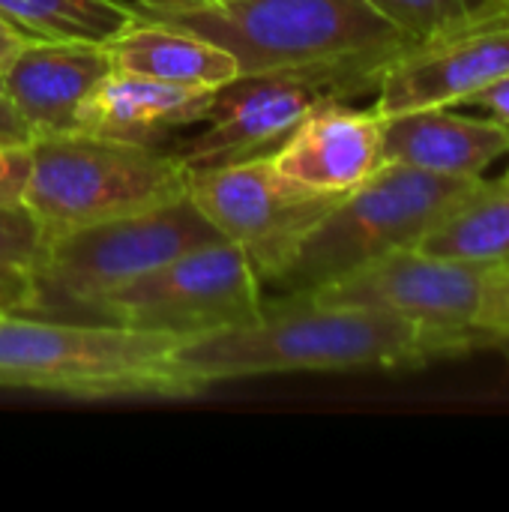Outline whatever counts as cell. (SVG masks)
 <instances>
[{"label": "cell", "mask_w": 509, "mask_h": 512, "mask_svg": "<svg viewBox=\"0 0 509 512\" xmlns=\"http://www.w3.org/2000/svg\"><path fill=\"white\" fill-rule=\"evenodd\" d=\"M186 195L267 285L282 276L303 237L342 198L297 186L276 171L270 153L189 168Z\"/></svg>", "instance_id": "30bf717a"}, {"label": "cell", "mask_w": 509, "mask_h": 512, "mask_svg": "<svg viewBox=\"0 0 509 512\" xmlns=\"http://www.w3.org/2000/svg\"><path fill=\"white\" fill-rule=\"evenodd\" d=\"M114 72L105 45L27 39L0 72V90L36 135L75 129L81 105Z\"/></svg>", "instance_id": "7c38bea8"}, {"label": "cell", "mask_w": 509, "mask_h": 512, "mask_svg": "<svg viewBox=\"0 0 509 512\" xmlns=\"http://www.w3.org/2000/svg\"><path fill=\"white\" fill-rule=\"evenodd\" d=\"M33 279L27 270L0 267V312H30Z\"/></svg>", "instance_id": "7402d4cb"}, {"label": "cell", "mask_w": 509, "mask_h": 512, "mask_svg": "<svg viewBox=\"0 0 509 512\" xmlns=\"http://www.w3.org/2000/svg\"><path fill=\"white\" fill-rule=\"evenodd\" d=\"M27 180V147H0V204L21 201Z\"/></svg>", "instance_id": "44dd1931"}, {"label": "cell", "mask_w": 509, "mask_h": 512, "mask_svg": "<svg viewBox=\"0 0 509 512\" xmlns=\"http://www.w3.org/2000/svg\"><path fill=\"white\" fill-rule=\"evenodd\" d=\"M33 132L27 129V123L18 117V111L12 108V102L6 99V93L0 90V147H30Z\"/></svg>", "instance_id": "603a6c76"}, {"label": "cell", "mask_w": 509, "mask_h": 512, "mask_svg": "<svg viewBox=\"0 0 509 512\" xmlns=\"http://www.w3.org/2000/svg\"><path fill=\"white\" fill-rule=\"evenodd\" d=\"M384 162L408 165L438 177H483L492 162L509 156V129L498 117L459 114L444 108H417L384 117Z\"/></svg>", "instance_id": "5bb4252c"}, {"label": "cell", "mask_w": 509, "mask_h": 512, "mask_svg": "<svg viewBox=\"0 0 509 512\" xmlns=\"http://www.w3.org/2000/svg\"><path fill=\"white\" fill-rule=\"evenodd\" d=\"M186 174L168 147L69 129L30 141L21 201L54 237L174 201L186 195Z\"/></svg>", "instance_id": "277c9868"}, {"label": "cell", "mask_w": 509, "mask_h": 512, "mask_svg": "<svg viewBox=\"0 0 509 512\" xmlns=\"http://www.w3.org/2000/svg\"><path fill=\"white\" fill-rule=\"evenodd\" d=\"M0 15L27 39L108 45L135 24L138 9L117 0H0Z\"/></svg>", "instance_id": "ac0fdd59"}, {"label": "cell", "mask_w": 509, "mask_h": 512, "mask_svg": "<svg viewBox=\"0 0 509 512\" xmlns=\"http://www.w3.org/2000/svg\"><path fill=\"white\" fill-rule=\"evenodd\" d=\"M306 294L321 303L393 312L432 330L468 336L483 351L509 354V264L438 258L408 246Z\"/></svg>", "instance_id": "52a82bcc"}, {"label": "cell", "mask_w": 509, "mask_h": 512, "mask_svg": "<svg viewBox=\"0 0 509 512\" xmlns=\"http://www.w3.org/2000/svg\"><path fill=\"white\" fill-rule=\"evenodd\" d=\"M105 48L111 54L114 72L144 75L168 84L219 90L240 78V66L228 48L210 42L201 33L183 30L162 18H147L141 12L135 24Z\"/></svg>", "instance_id": "2e32d148"}, {"label": "cell", "mask_w": 509, "mask_h": 512, "mask_svg": "<svg viewBox=\"0 0 509 512\" xmlns=\"http://www.w3.org/2000/svg\"><path fill=\"white\" fill-rule=\"evenodd\" d=\"M483 177L456 180L384 162L369 180L345 192L303 237L291 264L270 285L279 294L324 288L396 249L417 246Z\"/></svg>", "instance_id": "5b68a950"}, {"label": "cell", "mask_w": 509, "mask_h": 512, "mask_svg": "<svg viewBox=\"0 0 509 512\" xmlns=\"http://www.w3.org/2000/svg\"><path fill=\"white\" fill-rule=\"evenodd\" d=\"M147 18L228 48L240 75L342 60L390 63L414 48L369 0H213L204 9Z\"/></svg>", "instance_id": "3957f363"}, {"label": "cell", "mask_w": 509, "mask_h": 512, "mask_svg": "<svg viewBox=\"0 0 509 512\" xmlns=\"http://www.w3.org/2000/svg\"><path fill=\"white\" fill-rule=\"evenodd\" d=\"M45 246V231L24 201L0 204V267L27 270Z\"/></svg>", "instance_id": "ffe728a7"}, {"label": "cell", "mask_w": 509, "mask_h": 512, "mask_svg": "<svg viewBox=\"0 0 509 512\" xmlns=\"http://www.w3.org/2000/svg\"><path fill=\"white\" fill-rule=\"evenodd\" d=\"M465 105H480L483 111H489L492 117H498L509 129V78H501V81L489 84L486 90H480L477 96H471Z\"/></svg>", "instance_id": "cb8c5ba5"}, {"label": "cell", "mask_w": 509, "mask_h": 512, "mask_svg": "<svg viewBox=\"0 0 509 512\" xmlns=\"http://www.w3.org/2000/svg\"><path fill=\"white\" fill-rule=\"evenodd\" d=\"M417 249L438 258L509 264V180H480L474 192L450 210Z\"/></svg>", "instance_id": "e0dca14e"}, {"label": "cell", "mask_w": 509, "mask_h": 512, "mask_svg": "<svg viewBox=\"0 0 509 512\" xmlns=\"http://www.w3.org/2000/svg\"><path fill=\"white\" fill-rule=\"evenodd\" d=\"M384 60H342L240 75L216 90L204 129L168 147L186 168L273 153L312 111L375 93Z\"/></svg>", "instance_id": "ba28073f"}, {"label": "cell", "mask_w": 509, "mask_h": 512, "mask_svg": "<svg viewBox=\"0 0 509 512\" xmlns=\"http://www.w3.org/2000/svg\"><path fill=\"white\" fill-rule=\"evenodd\" d=\"M180 336L87 318L0 312V387L72 399H192L177 369Z\"/></svg>", "instance_id": "7a4b0ae2"}, {"label": "cell", "mask_w": 509, "mask_h": 512, "mask_svg": "<svg viewBox=\"0 0 509 512\" xmlns=\"http://www.w3.org/2000/svg\"><path fill=\"white\" fill-rule=\"evenodd\" d=\"M483 351L474 339L393 312L321 303L312 294L267 300L252 321L189 336L177 369L204 393L213 384L291 372H414Z\"/></svg>", "instance_id": "6da1fadb"}, {"label": "cell", "mask_w": 509, "mask_h": 512, "mask_svg": "<svg viewBox=\"0 0 509 512\" xmlns=\"http://www.w3.org/2000/svg\"><path fill=\"white\" fill-rule=\"evenodd\" d=\"M213 99V87H186L144 75L111 72L81 105L75 129L156 144L174 129L201 123L210 114Z\"/></svg>", "instance_id": "9a60e30c"}, {"label": "cell", "mask_w": 509, "mask_h": 512, "mask_svg": "<svg viewBox=\"0 0 509 512\" xmlns=\"http://www.w3.org/2000/svg\"><path fill=\"white\" fill-rule=\"evenodd\" d=\"M414 45H432L486 27H504L483 0H369Z\"/></svg>", "instance_id": "d6986e66"}, {"label": "cell", "mask_w": 509, "mask_h": 512, "mask_svg": "<svg viewBox=\"0 0 509 512\" xmlns=\"http://www.w3.org/2000/svg\"><path fill=\"white\" fill-rule=\"evenodd\" d=\"M24 42H27V36H24L15 24H9V21L0 15V72H3V66L12 60V54H15Z\"/></svg>", "instance_id": "484cf974"}, {"label": "cell", "mask_w": 509, "mask_h": 512, "mask_svg": "<svg viewBox=\"0 0 509 512\" xmlns=\"http://www.w3.org/2000/svg\"><path fill=\"white\" fill-rule=\"evenodd\" d=\"M504 177H507V180H509V168H507V174H504Z\"/></svg>", "instance_id": "f1b7e54d"}, {"label": "cell", "mask_w": 509, "mask_h": 512, "mask_svg": "<svg viewBox=\"0 0 509 512\" xmlns=\"http://www.w3.org/2000/svg\"><path fill=\"white\" fill-rule=\"evenodd\" d=\"M210 240L222 237L189 195L60 231L45 237V246L30 267V312L48 318H87V312L114 288Z\"/></svg>", "instance_id": "8992f818"}, {"label": "cell", "mask_w": 509, "mask_h": 512, "mask_svg": "<svg viewBox=\"0 0 509 512\" xmlns=\"http://www.w3.org/2000/svg\"><path fill=\"white\" fill-rule=\"evenodd\" d=\"M507 333H509V306H507Z\"/></svg>", "instance_id": "83f0119b"}, {"label": "cell", "mask_w": 509, "mask_h": 512, "mask_svg": "<svg viewBox=\"0 0 509 512\" xmlns=\"http://www.w3.org/2000/svg\"><path fill=\"white\" fill-rule=\"evenodd\" d=\"M141 15H177V12H192L204 9L213 0H132Z\"/></svg>", "instance_id": "d4e9b609"}, {"label": "cell", "mask_w": 509, "mask_h": 512, "mask_svg": "<svg viewBox=\"0 0 509 512\" xmlns=\"http://www.w3.org/2000/svg\"><path fill=\"white\" fill-rule=\"evenodd\" d=\"M501 78H509V24L408 48L381 72L372 108L393 117L417 108L465 105Z\"/></svg>", "instance_id": "8fae6325"}, {"label": "cell", "mask_w": 509, "mask_h": 512, "mask_svg": "<svg viewBox=\"0 0 509 512\" xmlns=\"http://www.w3.org/2000/svg\"><path fill=\"white\" fill-rule=\"evenodd\" d=\"M483 3L501 24H509V0H483Z\"/></svg>", "instance_id": "4316f807"}, {"label": "cell", "mask_w": 509, "mask_h": 512, "mask_svg": "<svg viewBox=\"0 0 509 512\" xmlns=\"http://www.w3.org/2000/svg\"><path fill=\"white\" fill-rule=\"evenodd\" d=\"M261 285L237 246L210 240L114 288L87 312V321L189 339L252 321L264 306Z\"/></svg>", "instance_id": "9c48e42d"}, {"label": "cell", "mask_w": 509, "mask_h": 512, "mask_svg": "<svg viewBox=\"0 0 509 512\" xmlns=\"http://www.w3.org/2000/svg\"><path fill=\"white\" fill-rule=\"evenodd\" d=\"M381 126L375 108L333 102L312 111L273 153L279 174L321 195H345L381 165Z\"/></svg>", "instance_id": "4fadbf2b"}]
</instances>
